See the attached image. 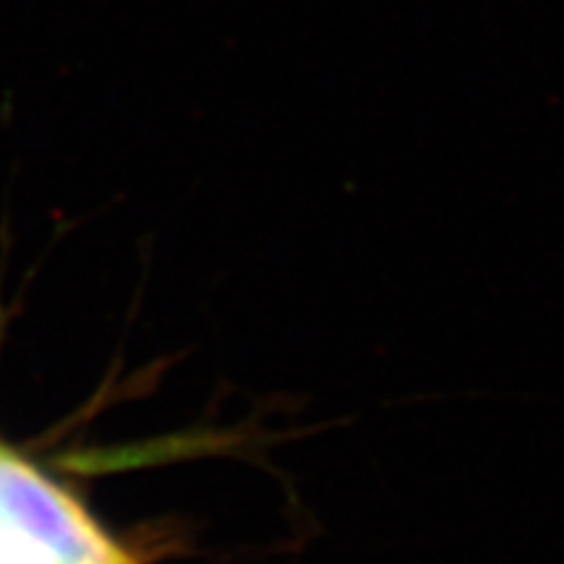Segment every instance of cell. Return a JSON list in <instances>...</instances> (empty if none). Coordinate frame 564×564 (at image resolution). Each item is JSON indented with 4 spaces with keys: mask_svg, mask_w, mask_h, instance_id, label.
<instances>
[{
    "mask_svg": "<svg viewBox=\"0 0 564 564\" xmlns=\"http://www.w3.org/2000/svg\"><path fill=\"white\" fill-rule=\"evenodd\" d=\"M0 518L55 564H133L74 497L6 447H0Z\"/></svg>",
    "mask_w": 564,
    "mask_h": 564,
    "instance_id": "6da1fadb",
    "label": "cell"
}]
</instances>
